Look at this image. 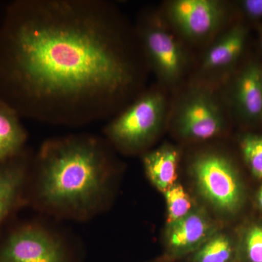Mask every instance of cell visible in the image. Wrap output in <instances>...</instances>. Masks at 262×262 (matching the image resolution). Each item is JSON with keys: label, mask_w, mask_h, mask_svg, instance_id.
<instances>
[{"label": "cell", "mask_w": 262, "mask_h": 262, "mask_svg": "<svg viewBox=\"0 0 262 262\" xmlns=\"http://www.w3.org/2000/svg\"><path fill=\"white\" fill-rule=\"evenodd\" d=\"M245 162L256 178L262 179V135L246 134L239 142Z\"/></svg>", "instance_id": "obj_17"}, {"label": "cell", "mask_w": 262, "mask_h": 262, "mask_svg": "<svg viewBox=\"0 0 262 262\" xmlns=\"http://www.w3.org/2000/svg\"><path fill=\"white\" fill-rule=\"evenodd\" d=\"M212 84L208 81L191 84L170 110L173 130L184 140H208L227 126V108Z\"/></svg>", "instance_id": "obj_4"}, {"label": "cell", "mask_w": 262, "mask_h": 262, "mask_svg": "<svg viewBox=\"0 0 262 262\" xmlns=\"http://www.w3.org/2000/svg\"><path fill=\"white\" fill-rule=\"evenodd\" d=\"M214 225L206 213L193 209L182 220L168 225L166 243L170 251L182 254L200 248L214 234Z\"/></svg>", "instance_id": "obj_12"}, {"label": "cell", "mask_w": 262, "mask_h": 262, "mask_svg": "<svg viewBox=\"0 0 262 262\" xmlns=\"http://www.w3.org/2000/svg\"><path fill=\"white\" fill-rule=\"evenodd\" d=\"M241 15L250 21H258L262 19V0H241L236 2Z\"/></svg>", "instance_id": "obj_19"}, {"label": "cell", "mask_w": 262, "mask_h": 262, "mask_svg": "<svg viewBox=\"0 0 262 262\" xmlns=\"http://www.w3.org/2000/svg\"><path fill=\"white\" fill-rule=\"evenodd\" d=\"M0 262H69L61 241L39 226L26 225L0 246Z\"/></svg>", "instance_id": "obj_8"}, {"label": "cell", "mask_w": 262, "mask_h": 262, "mask_svg": "<svg viewBox=\"0 0 262 262\" xmlns=\"http://www.w3.org/2000/svg\"><path fill=\"white\" fill-rule=\"evenodd\" d=\"M38 203L57 214L83 218L107 192L112 159L104 141L72 134L45 141L32 160Z\"/></svg>", "instance_id": "obj_2"}, {"label": "cell", "mask_w": 262, "mask_h": 262, "mask_svg": "<svg viewBox=\"0 0 262 262\" xmlns=\"http://www.w3.org/2000/svg\"><path fill=\"white\" fill-rule=\"evenodd\" d=\"M232 255L230 239L223 234H214L194 255V262H229Z\"/></svg>", "instance_id": "obj_15"}, {"label": "cell", "mask_w": 262, "mask_h": 262, "mask_svg": "<svg viewBox=\"0 0 262 262\" xmlns=\"http://www.w3.org/2000/svg\"><path fill=\"white\" fill-rule=\"evenodd\" d=\"M159 12L181 39L192 43L216 37L231 17L228 4L220 0H172Z\"/></svg>", "instance_id": "obj_6"}, {"label": "cell", "mask_w": 262, "mask_h": 262, "mask_svg": "<svg viewBox=\"0 0 262 262\" xmlns=\"http://www.w3.org/2000/svg\"><path fill=\"white\" fill-rule=\"evenodd\" d=\"M32 164V157L25 149L0 164V225L22 201Z\"/></svg>", "instance_id": "obj_11"}, {"label": "cell", "mask_w": 262, "mask_h": 262, "mask_svg": "<svg viewBox=\"0 0 262 262\" xmlns=\"http://www.w3.org/2000/svg\"><path fill=\"white\" fill-rule=\"evenodd\" d=\"M258 201L260 206L262 208V187H261V189H260L259 192H258Z\"/></svg>", "instance_id": "obj_20"}, {"label": "cell", "mask_w": 262, "mask_h": 262, "mask_svg": "<svg viewBox=\"0 0 262 262\" xmlns=\"http://www.w3.org/2000/svg\"><path fill=\"white\" fill-rule=\"evenodd\" d=\"M142 160L146 176L158 190L165 192L177 184L179 162L177 148L170 145L160 146L145 153Z\"/></svg>", "instance_id": "obj_13"}, {"label": "cell", "mask_w": 262, "mask_h": 262, "mask_svg": "<svg viewBox=\"0 0 262 262\" xmlns=\"http://www.w3.org/2000/svg\"><path fill=\"white\" fill-rule=\"evenodd\" d=\"M136 36L103 0H15L0 23V99L37 121L82 126L139 94Z\"/></svg>", "instance_id": "obj_1"}, {"label": "cell", "mask_w": 262, "mask_h": 262, "mask_svg": "<svg viewBox=\"0 0 262 262\" xmlns=\"http://www.w3.org/2000/svg\"><path fill=\"white\" fill-rule=\"evenodd\" d=\"M260 44H261V47L262 48V29L261 32H260Z\"/></svg>", "instance_id": "obj_21"}, {"label": "cell", "mask_w": 262, "mask_h": 262, "mask_svg": "<svg viewBox=\"0 0 262 262\" xmlns=\"http://www.w3.org/2000/svg\"><path fill=\"white\" fill-rule=\"evenodd\" d=\"M191 171L202 196L217 210L232 213L241 206L242 187L228 157L216 151L199 153L192 160Z\"/></svg>", "instance_id": "obj_7"}, {"label": "cell", "mask_w": 262, "mask_h": 262, "mask_svg": "<svg viewBox=\"0 0 262 262\" xmlns=\"http://www.w3.org/2000/svg\"><path fill=\"white\" fill-rule=\"evenodd\" d=\"M136 36L146 63L164 87L179 85L189 68V60L182 39L170 29L160 12L145 11L139 15Z\"/></svg>", "instance_id": "obj_5"}, {"label": "cell", "mask_w": 262, "mask_h": 262, "mask_svg": "<svg viewBox=\"0 0 262 262\" xmlns=\"http://www.w3.org/2000/svg\"><path fill=\"white\" fill-rule=\"evenodd\" d=\"M246 251L251 262H262V227L254 226L246 236Z\"/></svg>", "instance_id": "obj_18"}, {"label": "cell", "mask_w": 262, "mask_h": 262, "mask_svg": "<svg viewBox=\"0 0 262 262\" xmlns=\"http://www.w3.org/2000/svg\"><path fill=\"white\" fill-rule=\"evenodd\" d=\"M248 29L237 22L217 35L203 55L201 70L211 76H223L233 70L245 51Z\"/></svg>", "instance_id": "obj_10"}, {"label": "cell", "mask_w": 262, "mask_h": 262, "mask_svg": "<svg viewBox=\"0 0 262 262\" xmlns=\"http://www.w3.org/2000/svg\"><path fill=\"white\" fill-rule=\"evenodd\" d=\"M27 138L18 114L0 99V164L22 152Z\"/></svg>", "instance_id": "obj_14"}, {"label": "cell", "mask_w": 262, "mask_h": 262, "mask_svg": "<svg viewBox=\"0 0 262 262\" xmlns=\"http://www.w3.org/2000/svg\"><path fill=\"white\" fill-rule=\"evenodd\" d=\"M169 113L166 95L160 88H151L115 115L103 128V134L119 151L141 152L159 135Z\"/></svg>", "instance_id": "obj_3"}, {"label": "cell", "mask_w": 262, "mask_h": 262, "mask_svg": "<svg viewBox=\"0 0 262 262\" xmlns=\"http://www.w3.org/2000/svg\"><path fill=\"white\" fill-rule=\"evenodd\" d=\"M229 103L244 121H262V67L255 61L244 65L234 75L229 89Z\"/></svg>", "instance_id": "obj_9"}, {"label": "cell", "mask_w": 262, "mask_h": 262, "mask_svg": "<svg viewBox=\"0 0 262 262\" xmlns=\"http://www.w3.org/2000/svg\"><path fill=\"white\" fill-rule=\"evenodd\" d=\"M165 193L167 205V223L171 225L192 211L190 196L181 184H174Z\"/></svg>", "instance_id": "obj_16"}]
</instances>
